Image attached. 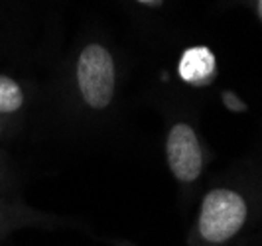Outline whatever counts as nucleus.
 Wrapping results in <instances>:
<instances>
[{"label":"nucleus","mask_w":262,"mask_h":246,"mask_svg":"<svg viewBox=\"0 0 262 246\" xmlns=\"http://www.w3.org/2000/svg\"><path fill=\"white\" fill-rule=\"evenodd\" d=\"M24 104V93L14 79L0 75V113L10 115Z\"/></svg>","instance_id":"nucleus-5"},{"label":"nucleus","mask_w":262,"mask_h":246,"mask_svg":"<svg viewBox=\"0 0 262 246\" xmlns=\"http://www.w3.org/2000/svg\"><path fill=\"white\" fill-rule=\"evenodd\" d=\"M247 220V203L231 189H213L205 195L199 233L207 242H225L235 236Z\"/></svg>","instance_id":"nucleus-1"},{"label":"nucleus","mask_w":262,"mask_h":246,"mask_svg":"<svg viewBox=\"0 0 262 246\" xmlns=\"http://www.w3.org/2000/svg\"><path fill=\"white\" fill-rule=\"evenodd\" d=\"M140 2H152V0H140Z\"/></svg>","instance_id":"nucleus-8"},{"label":"nucleus","mask_w":262,"mask_h":246,"mask_svg":"<svg viewBox=\"0 0 262 246\" xmlns=\"http://www.w3.org/2000/svg\"><path fill=\"white\" fill-rule=\"evenodd\" d=\"M77 83L85 103L93 108H105L115 95V63L103 46H87L77 61Z\"/></svg>","instance_id":"nucleus-2"},{"label":"nucleus","mask_w":262,"mask_h":246,"mask_svg":"<svg viewBox=\"0 0 262 246\" xmlns=\"http://www.w3.org/2000/svg\"><path fill=\"white\" fill-rule=\"evenodd\" d=\"M166 154L171 173L184 183L195 182L201 173V150L197 134L189 124H176L168 134Z\"/></svg>","instance_id":"nucleus-3"},{"label":"nucleus","mask_w":262,"mask_h":246,"mask_svg":"<svg viewBox=\"0 0 262 246\" xmlns=\"http://www.w3.org/2000/svg\"><path fill=\"white\" fill-rule=\"evenodd\" d=\"M258 16H260L262 20V0H258Z\"/></svg>","instance_id":"nucleus-7"},{"label":"nucleus","mask_w":262,"mask_h":246,"mask_svg":"<svg viewBox=\"0 0 262 246\" xmlns=\"http://www.w3.org/2000/svg\"><path fill=\"white\" fill-rule=\"evenodd\" d=\"M223 99H225V104H227L229 108H233V110H245V104L241 103L233 93H225Z\"/></svg>","instance_id":"nucleus-6"},{"label":"nucleus","mask_w":262,"mask_h":246,"mask_svg":"<svg viewBox=\"0 0 262 246\" xmlns=\"http://www.w3.org/2000/svg\"><path fill=\"white\" fill-rule=\"evenodd\" d=\"M180 77L191 85H207L217 73L215 55L205 46H195L185 50L180 59Z\"/></svg>","instance_id":"nucleus-4"}]
</instances>
